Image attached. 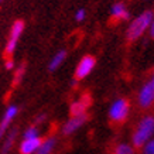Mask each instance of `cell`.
Instances as JSON below:
<instances>
[{
	"label": "cell",
	"instance_id": "6da1fadb",
	"mask_svg": "<svg viewBox=\"0 0 154 154\" xmlns=\"http://www.w3.org/2000/svg\"><path fill=\"white\" fill-rule=\"evenodd\" d=\"M151 20H153V11H150V10L141 13L139 17H136L127 28V38L130 41H134L139 37H141L143 33L150 27Z\"/></svg>",
	"mask_w": 154,
	"mask_h": 154
},
{
	"label": "cell",
	"instance_id": "7a4b0ae2",
	"mask_svg": "<svg viewBox=\"0 0 154 154\" xmlns=\"http://www.w3.org/2000/svg\"><path fill=\"white\" fill-rule=\"evenodd\" d=\"M154 133V117L146 116L141 119L140 125L137 127L134 136H133V143L136 147H141L150 140V137Z\"/></svg>",
	"mask_w": 154,
	"mask_h": 154
},
{
	"label": "cell",
	"instance_id": "3957f363",
	"mask_svg": "<svg viewBox=\"0 0 154 154\" xmlns=\"http://www.w3.org/2000/svg\"><path fill=\"white\" fill-rule=\"evenodd\" d=\"M127 113H129V103H127L126 99H119L112 105L110 107V112H109V116H110V120L115 122V123H120L126 119Z\"/></svg>",
	"mask_w": 154,
	"mask_h": 154
},
{
	"label": "cell",
	"instance_id": "277c9868",
	"mask_svg": "<svg viewBox=\"0 0 154 154\" xmlns=\"http://www.w3.org/2000/svg\"><path fill=\"white\" fill-rule=\"evenodd\" d=\"M23 30H24V23L23 21H20V20H17V21L13 24V27H11L9 42H7V45H6V55L7 57L11 55L13 51L16 50V45H17V41H19V37L21 35Z\"/></svg>",
	"mask_w": 154,
	"mask_h": 154
},
{
	"label": "cell",
	"instance_id": "5b68a950",
	"mask_svg": "<svg viewBox=\"0 0 154 154\" xmlns=\"http://www.w3.org/2000/svg\"><path fill=\"white\" fill-rule=\"evenodd\" d=\"M154 103V85L151 82L146 84L139 94V105L141 107H150Z\"/></svg>",
	"mask_w": 154,
	"mask_h": 154
},
{
	"label": "cell",
	"instance_id": "8992f818",
	"mask_svg": "<svg viewBox=\"0 0 154 154\" xmlns=\"http://www.w3.org/2000/svg\"><path fill=\"white\" fill-rule=\"evenodd\" d=\"M94 66H95V58L94 57H91V55L84 57V58L81 60V62L78 64V66H76L75 78H76V79H82V78H85L91 71L94 69Z\"/></svg>",
	"mask_w": 154,
	"mask_h": 154
},
{
	"label": "cell",
	"instance_id": "52a82bcc",
	"mask_svg": "<svg viewBox=\"0 0 154 154\" xmlns=\"http://www.w3.org/2000/svg\"><path fill=\"white\" fill-rule=\"evenodd\" d=\"M88 116L86 115H79V116H74L69 122H66V125L64 126V134H71L72 131H75L79 126H82L86 122Z\"/></svg>",
	"mask_w": 154,
	"mask_h": 154
},
{
	"label": "cell",
	"instance_id": "ba28073f",
	"mask_svg": "<svg viewBox=\"0 0 154 154\" xmlns=\"http://www.w3.org/2000/svg\"><path fill=\"white\" fill-rule=\"evenodd\" d=\"M42 141L38 139V137H34V139H24V141L21 143V147H20V151L21 154H33L35 150L40 147Z\"/></svg>",
	"mask_w": 154,
	"mask_h": 154
},
{
	"label": "cell",
	"instance_id": "9c48e42d",
	"mask_svg": "<svg viewBox=\"0 0 154 154\" xmlns=\"http://www.w3.org/2000/svg\"><path fill=\"white\" fill-rule=\"evenodd\" d=\"M17 115V107L16 106H11L7 109V112H6L5 117H3V122L0 123V139H2V136L5 134L6 129H7V126L10 125V122L13 120V117Z\"/></svg>",
	"mask_w": 154,
	"mask_h": 154
},
{
	"label": "cell",
	"instance_id": "30bf717a",
	"mask_svg": "<svg viewBox=\"0 0 154 154\" xmlns=\"http://www.w3.org/2000/svg\"><path fill=\"white\" fill-rule=\"evenodd\" d=\"M112 17L116 20H126L129 17V13H127L126 7L122 3H116L112 7Z\"/></svg>",
	"mask_w": 154,
	"mask_h": 154
},
{
	"label": "cell",
	"instance_id": "8fae6325",
	"mask_svg": "<svg viewBox=\"0 0 154 154\" xmlns=\"http://www.w3.org/2000/svg\"><path fill=\"white\" fill-rule=\"evenodd\" d=\"M54 144H55V139H48L44 143L40 144V147L37 149V154H50L51 150L54 149Z\"/></svg>",
	"mask_w": 154,
	"mask_h": 154
},
{
	"label": "cell",
	"instance_id": "7c38bea8",
	"mask_svg": "<svg viewBox=\"0 0 154 154\" xmlns=\"http://www.w3.org/2000/svg\"><path fill=\"white\" fill-rule=\"evenodd\" d=\"M65 55H66L65 51H60V52H58V54H57V55L52 58L51 62H50V69H51V71L57 69V68H58V66L62 64V61L65 60Z\"/></svg>",
	"mask_w": 154,
	"mask_h": 154
},
{
	"label": "cell",
	"instance_id": "4fadbf2b",
	"mask_svg": "<svg viewBox=\"0 0 154 154\" xmlns=\"http://www.w3.org/2000/svg\"><path fill=\"white\" fill-rule=\"evenodd\" d=\"M85 110H86V106H85L81 100L71 105V115H72V116H79V115H84Z\"/></svg>",
	"mask_w": 154,
	"mask_h": 154
},
{
	"label": "cell",
	"instance_id": "5bb4252c",
	"mask_svg": "<svg viewBox=\"0 0 154 154\" xmlns=\"http://www.w3.org/2000/svg\"><path fill=\"white\" fill-rule=\"evenodd\" d=\"M16 133H17V130L14 129V130L10 133L9 137H7V140H6L5 146H3V149H2V153H3V154H7V151L10 150V147H11V144H13L14 139H16Z\"/></svg>",
	"mask_w": 154,
	"mask_h": 154
},
{
	"label": "cell",
	"instance_id": "9a60e30c",
	"mask_svg": "<svg viewBox=\"0 0 154 154\" xmlns=\"http://www.w3.org/2000/svg\"><path fill=\"white\" fill-rule=\"evenodd\" d=\"M116 154H133V149L127 144H120L116 149Z\"/></svg>",
	"mask_w": 154,
	"mask_h": 154
},
{
	"label": "cell",
	"instance_id": "2e32d148",
	"mask_svg": "<svg viewBox=\"0 0 154 154\" xmlns=\"http://www.w3.org/2000/svg\"><path fill=\"white\" fill-rule=\"evenodd\" d=\"M38 136V131L37 129H34V127H30L26 133H24V139H34V137H37Z\"/></svg>",
	"mask_w": 154,
	"mask_h": 154
},
{
	"label": "cell",
	"instance_id": "e0dca14e",
	"mask_svg": "<svg viewBox=\"0 0 154 154\" xmlns=\"http://www.w3.org/2000/svg\"><path fill=\"white\" fill-rule=\"evenodd\" d=\"M144 154H154V140H149L144 146Z\"/></svg>",
	"mask_w": 154,
	"mask_h": 154
},
{
	"label": "cell",
	"instance_id": "ac0fdd59",
	"mask_svg": "<svg viewBox=\"0 0 154 154\" xmlns=\"http://www.w3.org/2000/svg\"><path fill=\"white\" fill-rule=\"evenodd\" d=\"M24 74V66H20L19 71H17V74H16V79H14V85L19 84V81L21 79V75Z\"/></svg>",
	"mask_w": 154,
	"mask_h": 154
},
{
	"label": "cell",
	"instance_id": "d6986e66",
	"mask_svg": "<svg viewBox=\"0 0 154 154\" xmlns=\"http://www.w3.org/2000/svg\"><path fill=\"white\" fill-rule=\"evenodd\" d=\"M75 19L78 20V21H82L85 19V10L84 9H79L76 11V16H75Z\"/></svg>",
	"mask_w": 154,
	"mask_h": 154
},
{
	"label": "cell",
	"instance_id": "ffe728a7",
	"mask_svg": "<svg viewBox=\"0 0 154 154\" xmlns=\"http://www.w3.org/2000/svg\"><path fill=\"white\" fill-rule=\"evenodd\" d=\"M150 35H151V38H154V17L153 20H151V24H150Z\"/></svg>",
	"mask_w": 154,
	"mask_h": 154
},
{
	"label": "cell",
	"instance_id": "44dd1931",
	"mask_svg": "<svg viewBox=\"0 0 154 154\" xmlns=\"http://www.w3.org/2000/svg\"><path fill=\"white\" fill-rule=\"evenodd\" d=\"M6 68H7V69H10V68H13V61L7 60V62H6Z\"/></svg>",
	"mask_w": 154,
	"mask_h": 154
},
{
	"label": "cell",
	"instance_id": "7402d4cb",
	"mask_svg": "<svg viewBox=\"0 0 154 154\" xmlns=\"http://www.w3.org/2000/svg\"><path fill=\"white\" fill-rule=\"evenodd\" d=\"M151 84L154 85V75H153V79H151Z\"/></svg>",
	"mask_w": 154,
	"mask_h": 154
},
{
	"label": "cell",
	"instance_id": "603a6c76",
	"mask_svg": "<svg viewBox=\"0 0 154 154\" xmlns=\"http://www.w3.org/2000/svg\"><path fill=\"white\" fill-rule=\"evenodd\" d=\"M0 2H2V0H0Z\"/></svg>",
	"mask_w": 154,
	"mask_h": 154
}]
</instances>
